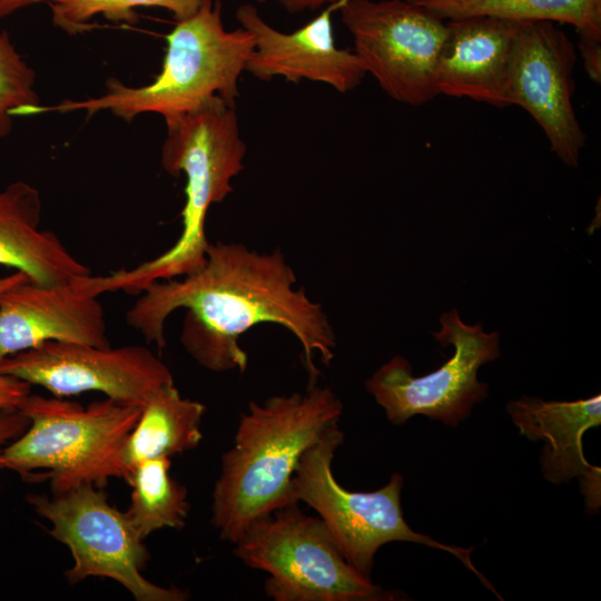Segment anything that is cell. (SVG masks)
Listing matches in <instances>:
<instances>
[{"label": "cell", "instance_id": "obj_11", "mask_svg": "<svg viewBox=\"0 0 601 601\" xmlns=\"http://www.w3.org/2000/svg\"><path fill=\"white\" fill-rule=\"evenodd\" d=\"M0 372L53 396L99 392L140 408L175 384L166 364L140 345L112 348L50 341L1 359Z\"/></svg>", "mask_w": 601, "mask_h": 601}, {"label": "cell", "instance_id": "obj_16", "mask_svg": "<svg viewBox=\"0 0 601 601\" xmlns=\"http://www.w3.org/2000/svg\"><path fill=\"white\" fill-rule=\"evenodd\" d=\"M506 412L529 440H544L541 469L545 480L554 484L583 477L589 506H597V484L600 469L589 464L583 455L582 436L601 425V396L577 401H543L522 396L506 405Z\"/></svg>", "mask_w": 601, "mask_h": 601}, {"label": "cell", "instance_id": "obj_9", "mask_svg": "<svg viewBox=\"0 0 601 601\" xmlns=\"http://www.w3.org/2000/svg\"><path fill=\"white\" fill-rule=\"evenodd\" d=\"M440 323L433 336L442 346L453 345L454 353L436 371L415 377L408 361L395 355L365 382L393 424L421 414L456 427L489 394L477 370L500 357V334L484 332L480 323L465 324L455 308L443 313Z\"/></svg>", "mask_w": 601, "mask_h": 601}, {"label": "cell", "instance_id": "obj_6", "mask_svg": "<svg viewBox=\"0 0 601 601\" xmlns=\"http://www.w3.org/2000/svg\"><path fill=\"white\" fill-rule=\"evenodd\" d=\"M343 441L338 423L329 426L300 456L292 492L297 503L302 501L318 513L348 564L371 579L374 556L382 545L394 541L414 542L455 555L499 597L491 582L473 565L470 558L473 549L445 545L410 528L401 505L403 477L400 473H394L388 483L376 491L355 492L343 487L332 471L335 451Z\"/></svg>", "mask_w": 601, "mask_h": 601}, {"label": "cell", "instance_id": "obj_14", "mask_svg": "<svg viewBox=\"0 0 601 601\" xmlns=\"http://www.w3.org/2000/svg\"><path fill=\"white\" fill-rule=\"evenodd\" d=\"M346 0L331 3L318 16L289 33L273 28L250 3L238 7L236 19L252 33L254 50L245 70L260 80L323 82L341 93L356 88L366 72L354 51L335 45L332 13Z\"/></svg>", "mask_w": 601, "mask_h": 601}, {"label": "cell", "instance_id": "obj_10", "mask_svg": "<svg viewBox=\"0 0 601 601\" xmlns=\"http://www.w3.org/2000/svg\"><path fill=\"white\" fill-rule=\"evenodd\" d=\"M339 12L354 53L387 96L411 106L439 96L435 73L446 20L408 0H346Z\"/></svg>", "mask_w": 601, "mask_h": 601}, {"label": "cell", "instance_id": "obj_28", "mask_svg": "<svg viewBox=\"0 0 601 601\" xmlns=\"http://www.w3.org/2000/svg\"><path fill=\"white\" fill-rule=\"evenodd\" d=\"M26 279L30 278L24 273L18 270L11 275L0 277V297L4 292Z\"/></svg>", "mask_w": 601, "mask_h": 601}, {"label": "cell", "instance_id": "obj_23", "mask_svg": "<svg viewBox=\"0 0 601 601\" xmlns=\"http://www.w3.org/2000/svg\"><path fill=\"white\" fill-rule=\"evenodd\" d=\"M30 391L29 383L0 372V410L18 408Z\"/></svg>", "mask_w": 601, "mask_h": 601}, {"label": "cell", "instance_id": "obj_21", "mask_svg": "<svg viewBox=\"0 0 601 601\" xmlns=\"http://www.w3.org/2000/svg\"><path fill=\"white\" fill-rule=\"evenodd\" d=\"M52 22L63 31L76 35L93 28L90 20L104 16L111 21L132 22L136 8L158 7L170 11L176 21L193 16L204 0H47Z\"/></svg>", "mask_w": 601, "mask_h": 601}, {"label": "cell", "instance_id": "obj_27", "mask_svg": "<svg viewBox=\"0 0 601 601\" xmlns=\"http://www.w3.org/2000/svg\"><path fill=\"white\" fill-rule=\"evenodd\" d=\"M43 0H0V19Z\"/></svg>", "mask_w": 601, "mask_h": 601}, {"label": "cell", "instance_id": "obj_1", "mask_svg": "<svg viewBox=\"0 0 601 601\" xmlns=\"http://www.w3.org/2000/svg\"><path fill=\"white\" fill-rule=\"evenodd\" d=\"M297 282L283 250L250 249L236 242L209 243L204 265L178 278L146 287L126 313L127 324L158 348L166 346L169 315L186 309L180 342L201 367L224 373L248 366L240 336L263 323L280 325L303 349V363L315 384L318 354L325 365L334 358L336 336L322 305Z\"/></svg>", "mask_w": 601, "mask_h": 601}, {"label": "cell", "instance_id": "obj_3", "mask_svg": "<svg viewBox=\"0 0 601 601\" xmlns=\"http://www.w3.org/2000/svg\"><path fill=\"white\" fill-rule=\"evenodd\" d=\"M165 122L162 168L173 177L183 174L186 178L180 235L164 253L130 269L92 275L90 282L98 295L117 290L140 294L152 283L199 269L209 245L207 213L233 193L231 181L244 169L246 145L234 105L216 97Z\"/></svg>", "mask_w": 601, "mask_h": 601}, {"label": "cell", "instance_id": "obj_4", "mask_svg": "<svg viewBox=\"0 0 601 601\" xmlns=\"http://www.w3.org/2000/svg\"><path fill=\"white\" fill-rule=\"evenodd\" d=\"M166 40L162 68L152 82L129 87L110 80L99 97L40 106L39 114L83 110L92 116L108 110L130 121L155 112L169 120L216 97L235 106L238 80L254 50V38L243 28H225L219 1L204 0L193 16L177 21Z\"/></svg>", "mask_w": 601, "mask_h": 601}, {"label": "cell", "instance_id": "obj_13", "mask_svg": "<svg viewBox=\"0 0 601 601\" xmlns=\"http://www.w3.org/2000/svg\"><path fill=\"white\" fill-rule=\"evenodd\" d=\"M86 277L56 285L26 279L4 292L0 361L50 341L110 346L105 309Z\"/></svg>", "mask_w": 601, "mask_h": 601}, {"label": "cell", "instance_id": "obj_17", "mask_svg": "<svg viewBox=\"0 0 601 601\" xmlns=\"http://www.w3.org/2000/svg\"><path fill=\"white\" fill-rule=\"evenodd\" d=\"M41 214V195L32 185L18 180L0 190V265L40 285L90 275L56 234L40 229Z\"/></svg>", "mask_w": 601, "mask_h": 601}, {"label": "cell", "instance_id": "obj_19", "mask_svg": "<svg viewBox=\"0 0 601 601\" xmlns=\"http://www.w3.org/2000/svg\"><path fill=\"white\" fill-rule=\"evenodd\" d=\"M443 20L487 16L520 22L571 24L579 38L601 41V0H408Z\"/></svg>", "mask_w": 601, "mask_h": 601}, {"label": "cell", "instance_id": "obj_18", "mask_svg": "<svg viewBox=\"0 0 601 601\" xmlns=\"http://www.w3.org/2000/svg\"><path fill=\"white\" fill-rule=\"evenodd\" d=\"M206 406L180 395L174 385L158 392L141 408L114 460V477L127 480L140 462L170 457L196 447L203 440L200 424Z\"/></svg>", "mask_w": 601, "mask_h": 601}, {"label": "cell", "instance_id": "obj_20", "mask_svg": "<svg viewBox=\"0 0 601 601\" xmlns=\"http://www.w3.org/2000/svg\"><path fill=\"white\" fill-rule=\"evenodd\" d=\"M169 469V457L146 460L126 480L131 499L125 513L144 540L157 530H180L186 524L190 510L187 489L170 476Z\"/></svg>", "mask_w": 601, "mask_h": 601}, {"label": "cell", "instance_id": "obj_26", "mask_svg": "<svg viewBox=\"0 0 601 601\" xmlns=\"http://www.w3.org/2000/svg\"><path fill=\"white\" fill-rule=\"evenodd\" d=\"M339 0H278L279 4L288 13H298L305 10H317L325 4H331Z\"/></svg>", "mask_w": 601, "mask_h": 601}, {"label": "cell", "instance_id": "obj_24", "mask_svg": "<svg viewBox=\"0 0 601 601\" xmlns=\"http://www.w3.org/2000/svg\"><path fill=\"white\" fill-rule=\"evenodd\" d=\"M29 425V418L18 408L0 410V450L18 437Z\"/></svg>", "mask_w": 601, "mask_h": 601}, {"label": "cell", "instance_id": "obj_5", "mask_svg": "<svg viewBox=\"0 0 601 601\" xmlns=\"http://www.w3.org/2000/svg\"><path fill=\"white\" fill-rule=\"evenodd\" d=\"M18 410L29 418L22 434L0 450V469L49 480L51 493L114 477L115 455L140 407L106 397L83 407L59 396L29 394Z\"/></svg>", "mask_w": 601, "mask_h": 601}, {"label": "cell", "instance_id": "obj_29", "mask_svg": "<svg viewBox=\"0 0 601 601\" xmlns=\"http://www.w3.org/2000/svg\"><path fill=\"white\" fill-rule=\"evenodd\" d=\"M257 1H259V2H264V1H267V0H257Z\"/></svg>", "mask_w": 601, "mask_h": 601}, {"label": "cell", "instance_id": "obj_15", "mask_svg": "<svg viewBox=\"0 0 601 601\" xmlns=\"http://www.w3.org/2000/svg\"><path fill=\"white\" fill-rule=\"evenodd\" d=\"M523 23L487 16L446 20L435 73L437 95L511 106L510 62Z\"/></svg>", "mask_w": 601, "mask_h": 601}, {"label": "cell", "instance_id": "obj_8", "mask_svg": "<svg viewBox=\"0 0 601 601\" xmlns=\"http://www.w3.org/2000/svg\"><path fill=\"white\" fill-rule=\"evenodd\" d=\"M46 519L48 533L67 545L73 563L66 572L76 584L88 578H106L125 588L137 601H184L189 594L175 587L152 583L142 574L149 560L144 539L125 512L111 506L106 493L91 483L49 495L27 497Z\"/></svg>", "mask_w": 601, "mask_h": 601}, {"label": "cell", "instance_id": "obj_25", "mask_svg": "<svg viewBox=\"0 0 601 601\" xmlns=\"http://www.w3.org/2000/svg\"><path fill=\"white\" fill-rule=\"evenodd\" d=\"M579 49L588 76L597 83L601 79V41L579 38Z\"/></svg>", "mask_w": 601, "mask_h": 601}, {"label": "cell", "instance_id": "obj_7", "mask_svg": "<svg viewBox=\"0 0 601 601\" xmlns=\"http://www.w3.org/2000/svg\"><path fill=\"white\" fill-rule=\"evenodd\" d=\"M233 544L244 564L269 574L264 589L274 601L392 599L348 564L324 522L298 503L255 519Z\"/></svg>", "mask_w": 601, "mask_h": 601}, {"label": "cell", "instance_id": "obj_22", "mask_svg": "<svg viewBox=\"0 0 601 601\" xmlns=\"http://www.w3.org/2000/svg\"><path fill=\"white\" fill-rule=\"evenodd\" d=\"M36 75L6 31L0 32V139L12 130L13 118L38 114Z\"/></svg>", "mask_w": 601, "mask_h": 601}, {"label": "cell", "instance_id": "obj_2", "mask_svg": "<svg viewBox=\"0 0 601 601\" xmlns=\"http://www.w3.org/2000/svg\"><path fill=\"white\" fill-rule=\"evenodd\" d=\"M342 413L337 395L316 383L305 393L249 402L213 490L211 524L221 540L234 543L255 519L297 503L296 465Z\"/></svg>", "mask_w": 601, "mask_h": 601}, {"label": "cell", "instance_id": "obj_12", "mask_svg": "<svg viewBox=\"0 0 601 601\" xmlns=\"http://www.w3.org/2000/svg\"><path fill=\"white\" fill-rule=\"evenodd\" d=\"M575 61L572 41L554 22H524L509 71L510 104L531 115L551 150L570 167L579 165L587 141L572 104Z\"/></svg>", "mask_w": 601, "mask_h": 601}]
</instances>
